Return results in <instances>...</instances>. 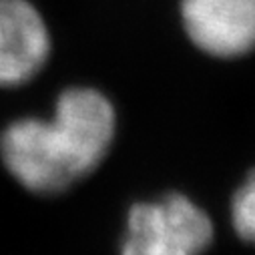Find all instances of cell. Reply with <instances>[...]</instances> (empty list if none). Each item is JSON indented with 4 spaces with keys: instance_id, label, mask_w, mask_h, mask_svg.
Masks as SVG:
<instances>
[{
    "instance_id": "obj_3",
    "label": "cell",
    "mask_w": 255,
    "mask_h": 255,
    "mask_svg": "<svg viewBox=\"0 0 255 255\" xmlns=\"http://www.w3.org/2000/svg\"><path fill=\"white\" fill-rule=\"evenodd\" d=\"M187 36L211 56L235 58L253 46L255 0H183Z\"/></svg>"
},
{
    "instance_id": "obj_4",
    "label": "cell",
    "mask_w": 255,
    "mask_h": 255,
    "mask_svg": "<svg viewBox=\"0 0 255 255\" xmlns=\"http://www.w3.org/2000/svg\"><path fill=\"white\" fill-rule=\"evenodd\" d=\"M50 54V34L28 0H0V87L30 81Z\"/></svg>"
},
{
    "instance_id": "obj_2",
    "label": "cell",
    "mask_w": 255,
    "mask_h": 255,
    "mask_svg": "<svg viewBox=\"0 0 255 255\" xmlns=\"http://www.w3.org/2000/svg\"><path fill=\"white\" fill-rule=\"evenodd\" d=\"M50 123L79 179H83L107 157L115 137L117 117L111 101L103 93L75 87L58 97Z\"/></svg>"
},
{
    "instance_id": "obj_6",
    "label": "cell",
    "mask_w": 255,
    "mask_h": 255,
    "mask_svg": "<svg viewBox=\"0 0 255 255\" xmlns=\"http://www.w3.org/2000/svg\"><path fill=\"white\" fill-rule=\"evenodd\" d=\"M231 223L241 239H253L255 233V183L249 175L247 181L237 189L231 201Z\"/></svg>"
},
{
    "instance_id": "obj_5",
    "label": "cell",
    "mask_w": 255,
    "mask_h": 255,
    "mask_svg": "<svg viewBox=\"0 0 255 255\" xmlns=\"http://www.w3.org/2000/svg\"><path fill=\"white\" fill-rule=\"evenodd\" d=\"M121 255H193L191 249L167 231L149 211L147 203H135L127 215V235Z\"/></svg>"
},
{
    "instance_id": "obj_1",
    "label": "cell",
    "mask_w": 255,
    "mask_h": 255,
    "mask_svg": "<svg viewBox=\"0 0 255 255\" xmlns=\"http://www.w3.org/2000/svg\"><path fill=\"white\" fill-rule=\"evenodd\" d=\"M0 155L10 175L34 193H58L79 181L50 121L20 119L10 123L0 137Z\"/></svg>"
}]
</instances>
